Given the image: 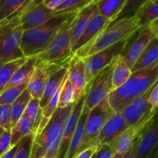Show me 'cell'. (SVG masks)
Returning a JSON list of instances; mask_svg holds the SVG:
<instances>
[{"label": "cell", "mask_w": 158, "mask_h": 158, "mask_svg": "<svg viewBox=\"0 0 158 158\" xmlns=\"http://www.w3.org/2000/svg\"><path fill=\"white\" fill-rule=\"evenodd\" d=\"M158 80V64L136 71L120 87L114 89L107 97L113 111L122 113L134 100L144 94Z\"/></svg>", "instance_id": "obj_1"}, {"label": "cell", "mask_w": 158, "mask_h": 158, "mask_svg": "<svg viewBox=\"0 0 158 158\" xmlns=\"http://www.w3.org/2000/svg\"><path fill=\"white\" fill-rule=\"evenodd\" d=\"M74 104L57 108L43 131L33 136L30 158H57L63 129Z\"/></svg>", "instance_id": "obj_2"}, {"label": "cell", "mask_w": 158, "mask_h": 158, "mask_svg": "<svg viewBox=\"0 0 158 158\" xmlns=\"http://www.w3.org/2000/svg\"><path fill=\"white\" fill-rule=\"evenodd\" d=\"M77 12L62 14L41 26L23 31L21 50L24 57L29 58L41 53L53 40L63 24Z\"/></svg>", "instance_id": "obj_3"}, {"label": "cell", "mask_w": 158, "mask_h": 158, "mask_svg": "<svg viewBox=\"0 0 158 158\" xmlns=\"http://www.w3.org/2000/svg\"><path fill=\"white\" fill-rule=\"evenodd\" d=\"M140 29L134 15L117 20L103 31L92 43L75 53L83 59L95 54L122 40L131 38Z\"/></svg>", "instance_id": "obj_4"}, {"label": "cell", "mask_w": 158, "mask_h": 158, "mask_svg": "<svg viewBox=\"0 0 158 158\" xmlns=\"http://www.w3.org/2000/svg\"><path fill=\"white\" fill-rule=\"evenodd\" d=\"M77 13L63 24L47 47L41 53L35 56L36 65L57 69L68 67L69 61L74 55L71 50L69 28Z\"/></svg>", "instance_id": "obj_5"}, {"label": "cell", "mask_w": 158, "mask_h": 158, "mask_svg": "<svg viewBox=\"0 0 158 158\" xmlns=\"http://www.w3.org/2000/svg\"><path fill=\"white\" fill-rule=\"evenodd\" d=\"M26 2L25 0L12 16L0 23V65L26 58L21 50L23 29L20 23V12Z\"/></svg>", "instance_id": "obj_6"}, {"label": "cell", "mask_w": 158, "mask_h": 158, "mask_svg": "<svg viewBox=\"0 0 158 158\" xmlns=\"http://www.w3.org/2000/svg\"><path fill=\"white\" fill-rule=\"evenodd\" d=\"M113 113L114 111L110 106L107 98L100 102L89 111L85 123L83 140L77 154L87 148L100 145L98 143V137L100 131Z\"/></svg>", "instance_id": "obj_7"}, {"label": "cell", "mask_w": 158, "mask_h": 158, "mask_svg": "<svg viewBox=\"0 0 158 158\" xmlns=\"http://www.w3.org/2000/svg\"><path fill=\"white\" fill-rule=\"evenodd\" d=\"M132 37L118 42L110 47L83 59L84 63L85 77L87 84L92 81L99 72L110 64L114 57L122 53Z\"/></svg>", "instance_id": "obj_8"}, {"label": "cell", "mask_w": 158, "mask_h": 158, "mask_svg": "<svg viewBox=\"0 0 158 158\" xmlns=\"http://www.w3.org/2000/svg\"><path fill=\"white\" fill-rule=\"evenodd\" d=\"M158 19L153 21L147 26L140 28L137 32V36L126 46L125 49L120 54L122 60L124 61L131 69L134 63L140 57L147 46L154 39L157 38L158 32Z\"/></svg>", "instance_id": "obj_9"}, {"label": "cell", "mask_w": 158, "mask_h": 158, "mask_svg": "<svg viewBox=\"0 0 158 158\" xmlns=\"http://www.w3.org/2000/svg\"><path fill=\"white\" fill-rule=\"evenodd\" d=\"M112 73L113 66L110 64L99 72L89 83V90L83 106L85 109L90 111L100 102L107 98L110 93L113 90Z\"/></svg>", "instance_id": "obj_10"}, {"label": "cell", "mask_w": 158, "mask_h": 158, "mask_svg": "<svg viewBox=\"0 0 158 158\" xmlns=\"http://www.w3.org/2000/svg\"><path fill=\"white\" fill-rule=\"evenodd\" d=\"M40 0H27L20 12V23L23 31L35 28L54 17L62 15L60 11L46 9Z\"/></svg>", "instance_id": "obj_11"}, {"label": "cell", "mask_w": 158, "mask_h": 158, "mask_svg": "<svg viewBox=\"0 0 158 158\" xmlns=\"http://www.w3.org/2000/svg\"><path fill=\"white\" fill-rule=\"evenodd\" d=\"M89 84L88 83L86 89H85V92L82 94L81 97L76 102L70 114L68 117L64 129H63V134H62L61 141H60V148H59L58 154H57V158H66L69 143H70L73 135L75 132L77 123H78L80 115H81L82 111H83V106H84L85 100H86V95H87L88 90H89Z\"/></svg>", "instance_id": "obj_12"}, {"label": "cell", "mask_w": 158, "mask_h": 158, "mask_svg": "<svg viewBox=\"0 0 158 158\" xmlns=\"http://www.w3.org/2000/svg\"><path fill=\"white\" fill-rule=\"evenodd\" d=\"M158 121L157 114L151 117L140 131L137 137L135 158H148L154 147L157 145Z\"/></svg>", "instance_id": "obj_13"}, {"label": "cell", "mask_w": 158, "mask_h": 158, "mask_svg": "<svg viewBox=\"0 0 158 158\" xmlns=\"http://www.w3.org/2000/svg\"><path fill=\"white\" fill-rule=\"evenodd\" d=\"M151 88L152 86L144 94L130 103L122 112L129 127L134 126L139 122L148 120L155 115L151 114V106L148 103Z\"/></svg>", "instance_id": "obj_14"}, {"label": "cell", "mask_w": 158, "mask_h": 158, "mask_svg": "<svg viewBox=\"0 0 158 158\" xmlns=\"http://www.w3.org/2000/svg\"><path fill=\"white\" fill-rule=\"evenodd\" d=\"M98 14L96 0H92L89 4L77 12L69 28L71 49L86 30L93 19Z\"/></svg>", "instance_id": "obj_15"}, {"label": "cell", "mask_w": 158, "mask_h": 158, "mask_svg": "<svg viewBox=\"0 0 158 158\" xmlns=\"http://www.w3.org/2000/svg\"><path fill=\"white\" fill-rule=\"evenodd\" d=\"M150 119L142 120L134 126L130 127L123 134L110 143L113 151L112 158H122L131 149L140 131Z\"/></svg>", "instance_id": "obj_16"}, {"label": "cell", "mask_w": 158, "mask_h": 158, "mask_svg": "<svg viewBox=\"0 0 158 158\" xmlns=\"http://www.w3.org/2000/svg\"><path fill=\"white\" fill-rule=\"evenodd\" d=\"M129 127L123 114L114 112L107 119L100 131L98 137L99 144L110 143Z\"/></svg>", "instance_id": "obj_17"}, {"label": "cell", "mask_w": 158, "mask_h": 158, "mask_svg": "<svg viewBox=\"0 0 158 158\" xmlns=\"http://www.w3.org/2000/svg\"><path fill=\"white\" fill-rule=\"evenodd\" d=\"M111 23H112L110 20L106 19L102 15H99V14L96 15L90 22L86 30L83 32L81 36L79 38L77 43L72 47L71 50H72L73 53L75 54L78 50L84 49L86 46H89Z\"/></svg>", "instance_id": "obj_18"}, {"label": "cell", "mask_w": 158, "mask_h": 158, "mask_svg": "<svg viewBox=\"0 0 158 158\" xmlns=\"http://www.w3.org/2000/svg\"><path fill=\"white\" fill-rule=\"evenodd\" d=\"M57 69H59L36 65L27 85V89L32 98L41 99L49 75Z\"/></svg>", "instance_id": "obj_19"}, {"label": "cell", "mask_w": 158, "mask_h": 158, "mask_svg": "<svg viewBox=\"0 0 158 158\" xmlns=\"http://www.w3.org/2000/svg\"><path fill=\"white\" fill-rule=\"evenodd\" d=\"M67 78L80 95L85 92L87 83L85 77L84 63L83 59L74 54L67 67Z\"/></svg>", "instance_id": "obj_20"}, {"label": "cell", "mask_w": 158, "mask_h": 158, "mask_svg": "<svg viewBox=\"0 0 158 158\" xmlns=\"http://www.w3.org/2000/svg\"><path fill=\"white\" fill-rule=\"evenodd\" d=\"M66 76H67V67H63L57 69L56 71L52 73L49 75L43 96L40 100V106L41 109L44 108L47 105L50 99L55 94L63 80H65Z\"/></svg>", "instance_id": "obj_21"}, {"label": "cell", "mask_w": 158, "mask_h": 158, "mask_svg": "<svg viewBox=\"0 0 158 158\" xmlns=\"http://www.w3.org/2000/svg\"><path fill=\"white\" fill-rule=\"evenodd\" d=\"M35 66H36V60L35 56L28 58L26 61L13 73L4 90L20 85L28 84Z\"/></svg>", "instance_id": "obj_22"}, {"label": "cell", "mask_w": 158, "mask_h": 158, "mask_svg": "<svg viewBox=\"0 0 158 158\" xmlns=\"http://www.w3.org/2000/svg\"><path fill=\"white\" fill-rule=\"evenodd\" d=\"M158 41L154 39L143 50L136 63L131 68V73L144 69L150 66L158 64Z\"/></svg>", "instance_id": "obj_23"}, {"label": "cell", "mask_w": 158, "mask_h": 158, "mask_svg": "<svg viewBox=\"0 0 158 158\" xmlns=\"http://www.w3.org/2000/svg\"><path fill=\"white\" fill-rule=\"evenodd\" d=\"M134 15L137 19L140 29L147 26L157 19L158 1L145 0L144 2L137 9Z\"/></svg>", "instance_id": "obj_24"}, {"label": "cell", "mask_w": 158, "mask_h": 158, "mask_svg": "<svg viewBox=\"0 0 158 158\" xmlns=\"http://www.w3.org/2000/svg\"><path fill=\"white\" fill-rule=\"evenodd\" d=\"M110 64L113 66L112 86L114 90L123 84L129 79L132 73L127 65L122 60L120 54L113 59Z\"/></svg>", "instance_id": "obj_25"}, {"label": "cell", "mask_w": 158, "mask_h": 158, "mask_svg": "<svg viewBox=\"0 0 158 158\" xmlns=\"http://www.w3.org/2000/svg\"><path fill=\"white\" fill-rule=\"evenodd\" d=\"M125 0H100L97 1L99 15L110 20L111 23L117 20Z\"/></svg>", "instance_id": "obj_26"}, {"label": "cell", "mask_w": 158, "mask_h": 158, "mask_svg": "<svg viewBox=\"0 0 158 158\" xmlns=\"http://www.w3.org/2000/svg\"><path fill=\"white\" fill-rule=\"evenodd\" d=\"M33 124L26 117H23L10 130L11 148L19 143L23 138L32 134Z\"/></svg>", "instance_id": "obj_27"}, {"label": "cell", "mask_w": 158, "mask_h": 158, "mask_svg": "<svg viewBox=\"0 0 158 158\" xmlns=\"http://www.w3.org/2000/svg\"><path fill=\"white\" fill-rule=\"evenodd\" d=\"M30 94L27 88L20 94L19 97L11 105V123L12 127L18 122V120L23 117L26 106L31 100Z\"/></svg>", "instance_id": "obj_28"}, {"label": "cell", "mask_w": 158, "mask_h": 158, "mask_svg": "<svg viewBox=\"0 0 158 158\" xmlns=\"http://www.w3.org/2000/svg\"><path fill=\"white\" fill-rule=\"evenodd\" d=\"M81 97L80 93L77 91L75 86L72 84L70 81L66 77V81L62 87L61 92L59 100V108H63L69 105L74 104Z\"/></svg>", "instance_id": "obj_29"}, {"label": "cell", "mask_w": 158, "mask_h": 158, "mask_svg": "<svg viewBox=\"0 0 158 158\" xmlns=\"http://www.w3.org/2000/svg\"><path fill=\"white\" fill-rule=\"evenodd\" d=\"M28 58H23L11 63L0 65V94L3 92L9 83L13 73L22 66Z\"/></svg>", "instance_id": "obj_30"}, {"label": "cell", "mask_w": 158, "mask_h": 158, "mask_svg": "<svg viewBox=\"0 0 158 158\" xmlns=\"http://www.w3.org/2000/svg\"><path fill=\"white\" fill-rule=\"evenodd\" d=\"M23 116L27 117L33 124L32 134L35 135L38 130L40 120L42 117V109L40 106V100L39 99L31 98L26 106Z\"/></svg>", "instance_id": "obj_31"}, {"label": "cell", "mask_w": 158, "mask_h": 158, "mask_svg": "<svg viewBox=\"0 0 158 158\" xmlns=\"http://www.w3.org/2000/svg\"><path fill=\"white\" fill-rule=\"evenodd\" d=\"M24 2L25 0H0V23L12 16Z\"/></svg>", "instance_id": "obj_32"}, {"label": "cell", "mask_w": 158, "mask_h": 158, "mask_svg": "<svg viewBox=\"0 0 158 158\" xmlns=\"http://www.w3.org/2000/svg\"><path fill=\"white\" fill-rule=\"evenodd\" d=\"M28 84H23L15 87L9 88L0 94V104L12 105L20 94L27 88Z\"/></svg>", "instance_id": "obj_33"}, {"label": "cell", "mask_w": 158, "mask_h": 158, "mask_svg": "<svg viewBox=\"0 0 158 158\" xmlns=\"http://www.w3.org/2000/svg\"><path fill=\"white\" fill-rule=\"evenodd\" d=\"M33 134L23 138L19 143L18 149L13 158H30Z\"/></svg>", "instance_id": "obj_34"}, {"label": "cell", "mask_w": 158, "mask_h": 158, "mask_svg": "<svg viewBox=\"0 0 158 158\" xmlns=\"http://www.w3.org/2000/svg\"><path fill=\"white\" fill-rule=\"evenodd\" d=\"M145 0H125V3L117 17V20L129 16V14L137 10L139 7L144 2Z\"/></svg>", "instance_id": "obj_35"}, {"label": "cell", "mask_w": 158, "mask_h": 158, "mask_svg": "<svg viewBox=\"0 0 158 158\" xmlns=\"http://www.w3.org/2000/svg\"><path fill=\"white\" fill-rule=\"evenodd\" d=\"M0 127L8 131L12 128L11 105L0 104Z\"/></svg>", "instance_id": "obj_36"}, {"label": "cell", "mask_w": 158, "mask_h": 158, "mask_svg": "<svg viewBox=\"0 0 158 158\" xmlns=\"http://www.w3.org/2000/svg\"><path fill=\"white\" fill-rule=\"evenodd\" d=\"M148 103L151 109V114H157L158 106V83H154L151 88V93L148 99Z\"/></svg>", "instance_id": "obj_37"}, {"label": "cell", "mask_w": 158, "mask_h": 158, "mask_svg": "<svg viewBox=\"0 0 158 158\" xmlns=\"http://www.w3.org/2000/svg\"><path fill=\"white\" fill-rule=\"evenodd\" d=\"M10 148V131H5L0 136V156L5 154Z\"/></svg>", "instance_id": "obj_38"}, {"label": "cell", "mask_w": 158, "mask_h": 158, "mask_svg": "<svg viewBox=\"0 0 158 158\" xmlns=\"http://www.w3.org/2000/svg\"><path fill=\"white\" fill-rule=\"evenodd\" d=\"M112 148L110 143L100 145L96 152V158H112Z\"/></svg>", "instance_id": "obj_39"}, {"label": "cell", "mask_w": 158, "mask_h": 158, "mask_svg": "<svg viewBox=\"0 0 158 158\" xmlns=\"http://www.w3.org/2000/svg\"><path fill=\"white\" fill-rule=\"evenodd\" d=\"M99 146L100 145H97V146H94L92 148H87V149L84 150V151L77 154L73 158H91L92 156L97 152Z\"/></svg>", "instance_id": "obj_40"}, {"label": "cell", "mask_w": 158, "mask_h": 158, "mask_svg": "<svg viewBox=\"0 0 158 158\" xmlns=\"http://www.w3.org/2000/svg\"><path fill=\"white\" fill-rule=\"evenodd\" d=\"M63 0H56V1H43V6L46 8V9H49V10H56L57 8L62 4Z\"/></svg>", "instance_id": "obj_41"}, {"label": "cell", "mask_w": 158, "mask_h": 158, "mask_svg": "<svg viewBox=\"0 0 158 158\" xmlns=\"http://www.w3.org/2000/svg\"><path fill=\"white\" fill-rule=\"evenodd\" d=\"M19 143H17V144L15 145V146L12 147L9 151H6V152L5 153V154H3L2 156H0V158H13L14 156H15V153H16L17 149H18Z\"/></svg>", "instance_id": "obj_42"}, {"label": "cell", "mask_w": 158, "mask_h": 158, "mask_svg": "<svg viewBox=\"0 0 158 158\" xmlns=\"http://www.w3.org/2000/svg\"><path fill=\"white\" fill-rule=\"evenodd\" d=\"M137 144H138V140H135L134 142V145L131 148V149L125 154L122 158H135V155H136V152H137Z\"/></svg>", "instance_id": "obj_43"}, {"label": "cell", "mask_w": 158, "mask_h": 158, "mask_svg": "<svg viewBox=\"0 0 158 158\" xmlns=\"http://www.w3.org/2000/svg\"><path fill=\"white\" fill-rule=\"evenodd\" d=\"M148 158H158L157 145H156V146L154 147V150H153L152 152H151V155L149 156V157Z\"/></svg>", "instance_id": "obj_44"}, {"label": "cell", "mask_w": 158, "mask_h": 158, "mask_svg": "<svg viewBox=\"0 0 158 158\" xmlns=\"http://www.w3.org/2000/svg\"><path fill=\"white\" fill-rule=\"evenodd\" d=\"M4 131H5V130H3L2 128H1V127H0V136H1L2 134H3V132H4Z\"/></svg>", "instance_id": "obj_45"}, {"label": "cell", "mask_w": 158, "mask_h": 158, "mask_svg": "<svg viewBox=\"0 0 158 158\" xmlns=\"http://www.w3.org/2000/svg\"><path fill=\"white\" fill-rule=\"evenodd\" d=\"M91 158H96V153L94 154V155L92 156V157H91Z\"/></svg>", "instance_id": "obj_46"}]
</instances>
